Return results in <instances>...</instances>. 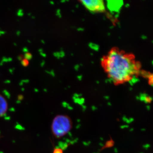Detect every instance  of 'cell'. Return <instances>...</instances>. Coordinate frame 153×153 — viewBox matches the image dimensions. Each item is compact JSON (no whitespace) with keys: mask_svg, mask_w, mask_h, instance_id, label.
Instances as JSON below:
<instances>
[{"mask_svg":"<svg viewBox=\"0 0 153 153\" xmlns=\"http://www.w3.org/2000/svg\"><path fill=\"white\" fill-rule=\"evenodd\" d=\"M102 68L115 85L131 81L140 74L141 65L132 53L113 47L102 58Z\"/></svg>","mask_w":153,"mask_h":153,"instance_id":"obj_1","label":"cell"},{"mask_svg":"<svg viewBox=\"0 0 153 153\" xmlns=\"http://www.w3.org/2000/svg\"><path fill=\"white\" fill-rule=\"evenodd\" d=\"M72 126V121L69 116L58 115L52 120L51 130L54 137L59 139L67 134L71 131Z\"/></svg>","mask_w":153,"mask_h":153,"instance_id":"obj_2","label":"cell"},{"mask_svg":"<svg viewBox=\"0 0 153 153\" xmlns=\"http://www.w3.org/2000/svg\"><path fill=\"white\" fill-rule=\"evenodd\" d=\"M79 2L86 10L92 13H100L106 10V4L102 0H81Z\"/></svg>","mask_w":153,"mask_h":153,"instance_id":"obj_3","label":"cell"},{"mask_svg":"<svg viewBox=\"0 0 153 153\" xmlns=\"http://www.w3.org/2000/svg\"><path fill=\"white\" fill-rule=\"evenodd\" d=\"M8 108L7 101L5 97L0 94V117L6 114Z\"/></svg>","mask_w":153,"mask_h":153,"instance_id":"obj_4","label":"cell"},{"mask_svg":"<svg viewBox=\"0 0 153 153\" xmlns=\"http://www.w3.org/2000/svg\"><path fill=\"white\" fill-rule=\"evenodd\" d=\"M52 153H63V150L60 148H55Z\"/></svg>","mask_w":153,"mask_h":153,"instance_id":"obj_5","label":"cell"}]
</instances>
